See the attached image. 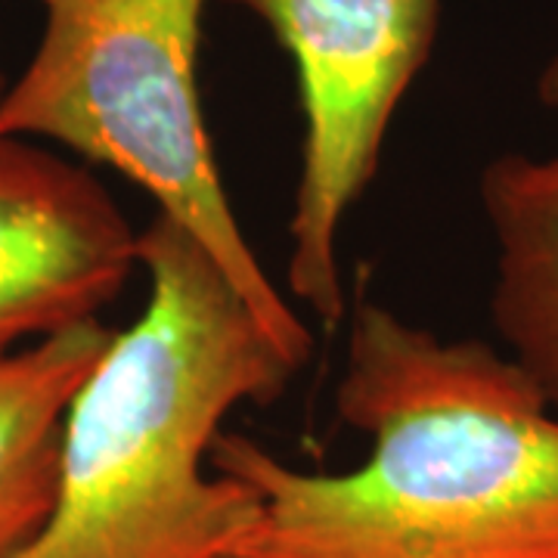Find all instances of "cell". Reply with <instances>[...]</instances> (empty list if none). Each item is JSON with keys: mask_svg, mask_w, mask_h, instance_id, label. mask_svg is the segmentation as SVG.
<instances>
[{"mask_svg": "<svg viewBox=\"0 0 558 558\" xmlns=\"http://www.w3.org/2000/svg\"><path fill=\"white\" fill-rule=\"evenodd\" d=\"M255 13L299 78L301 171L289 295L323 329L348 319L341 227L373 178L398 106L432 57L444 0H227Z\"/></svg>", "mask_w": 558, "mask_h": 558, "instance_id": "cell-4", "label": "cell"}, {"mask_svg": "<svg viewBox=\"0 0 558 558\" xmlns=\"http://www.w3.org/2000/svg\"><path fill=\"white\" fill-rule=\"evenodd\" d=\"M112 332L90 319L0 357V558L20 556L53 512L65 416Z\"/></svg>", "mask_w": 558, "mask_h": 558, "instance_id": "cell-7", "label": "cell"}, {"mask_svg": "<svg viewBox=\"0 0 558 558\" xmlns=\"http://www.w3.org/2000/svg\"><path fill=\"white\" fill-rule=\"evenodd\" d=\"M497 242L490 317L512 360L558 416V153H506L481 171Z\"/></svg>", "mask_w": 558, "mask_h": 558, "instance_id": "cell-6", "label": "cell"}, {"mask_svg": "<svg viewBox=\"0 0 558 558\" xmlns=\"http://www.w3.org/2000/svg\"><path fill=\"white\" fill-rule=\"evenodd\" d=\"M44 32L0 94V134L106 165L211 255L295 369L314 332L255 258L220 180L199 94L208 0H38Z\"/></svg>", "mask_w": 558, "mask_h": 558, "instance_id": "cell-3", "label": "cell"}, {"mask_svg": "<svg viewBox=\"0 0 558 558\" xmlns=\"http://www.w3.org/2000/svg\"><path fill=\"white\" fill-rule=\"evenodd\" d=\"M149 292L69 407L53 512L16 558H220L258 499L211 469L227 416L299 369L171 218L140 230Z\"/></svg>", "mask_w": 558, "mask_h": 558, "instance_id": "cell-2", "label": "cell"}, {"mask_svg": "<svg viewBox=\"0 0 558 558\" xmlns=\"http://www.w3.org/2000/svg\"><path fill=\"white\" fill-rule=\"evenodd\" d=\"M537 94H539V100L546 102V106H558V53L553 57V62L543 69V75H539V84H537Z\"/></svg>", "mask_w": 558, "mask_h": 558, "instance_id": "cell-8", "label": "cell"}, {"mask_svg": "<svg viewBox=\"0 0 558 558\" xmlns=\"http://www.w3.org/2000/svg\"><path fill=\"white\" fill-rule=\"evenodd\" d=\"M3 87H7V84H3V78H0V94H3Z\"/></svg>", "mask_w": 558, "mask_h": 558, "instance_id": "cell-9", "label": "cell"}, {"mask_svg": "<svg viewBox=\"0 0 558 558\" xmlns=\"http://www.w3.org/2000/svg\"><path fill=\"white\" fill-rule=\"evenodd\" d=\"M336 413L369 440L344 472L220 432L211 469L258 499L220 558H558V416L512 357L363 299Z\"/></svg>", "mask_w": 558, "mask_h": 558, "instance_id": "cell-1", "label": "cell"}, {"mask_svg": "<svg viewBox=\"0 0 558 558\" xmlns=\"http://www.w3.org/2000/svg\"><path fill=\"white\" fill-rule=\"evenodd\" d=\"M137 245L94 171L0 134V357L102 319L140 267Z\"/></svg>", "mask_w": 558, "mask_h": 558, "instance_id": "cell-5", "label": "cell"}]
</instances>
